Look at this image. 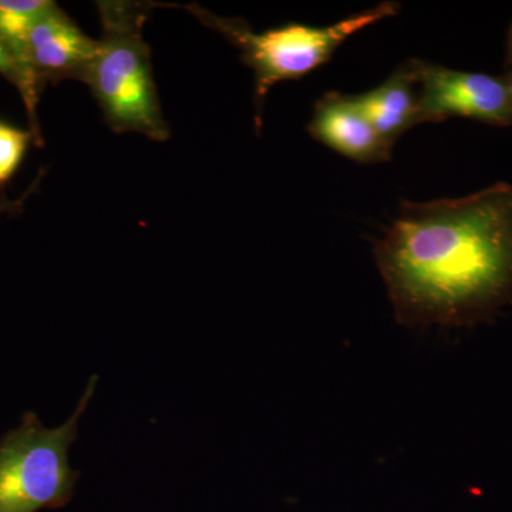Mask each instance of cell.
<instances>
[{
	"label": "cell",
	"mask_w": 512,
	"mask_h": 512,
	"mask_svg": "<svg viewBox=\"0 0 512 512\" xmlns=\"http://www.w3.org/2000/svg\"><path fill=\"white\" fill-rule=\"evenodd\" d=\"M397 322L466 328L512 306V187L403 201L373 245Z\"/></svg>",
	"instance_id": "1"
},
{
	"label": "cell",
	"mask_w": 512,
	"mask_h": 512,
	"mask_svg": "<svg viewBox=\"0 0 512 512\" xmlns=\"http://www.w3.org/2000/svg\"><path fill=\"white\" fill-rule=\"evenodd\" d=\"M157 3L101 0V39L84 84L114 133L170 138L151 66L144 26Z\"/></svg>",
	"instance_id": "2"
},
{
	"label": "cell",
	"mask_w": 512,
	"mask_h": 512,
	"mask_svg": "<svg viewBox=\"0 0 512 512\" xmlns=\"http://www.w3.org/2000/svg\"><path fill=\"white\" fill-rule=\"evenodd\" d=\"M207 28L217 30L239 52L254 72L255 126L262 127V111L268 93L281 82L299 80L328 63L350 36L399 13L400 3L382 2L330 26L288 23L281 28L256 33L245 20L222 18L200 5L183 6Z\"/></svg>",
	"instance_id": "3"
},
{
	"label": "cell",
	"mask_w": 512,
	"mask_h": 512,
	"mask_svg": "<svg viewBox=\"0 0 512 512\" xmlns=\"http://www.w3.org/2000/svg\"><path fill=\"white\" fill-rule=\"evenodd\" d=\"M96 384L93 376L72 416L60 426L46 427L28 412L0 437V512L60 510L72 501L80 473L70 467L69 450Z\"/></svg>",
	"instance_id": "4"
},
{
	"label": "cell",
	"mask_w": 512,
	"mask_h": 512,
	"mask_svg": "<svg viewBox=\"0 0 512 512\" xmlns=\"http://www.w3.org/2000/svg\"><path fill=\"white\" fill-rule=\"evenodd\" d=\"M419 86V124L464 117L491 124L512 123L507 84L490 74L461 72L412 60Z\"/></svg>",
	"instance_id": "5"
},
{
	"label": "cell",
	"mask_w": 512,
	"mask_h": 512,
	"mask_svg": "<svg viewBox=\"0 0 512 512\" xmlns=\"http://www.w3.org/2000/svg\"><path fill=\"white\" fill-rule=\"evenodd\" d=\"M99 40L86 35L59 6H52L30 29L22 66L33 86L43 93L47 84L84 82Z\"/></svg>",
	"instance_id": "6"
},
{
	"label": "cell",
	"mask_w": 512,
	"mask_h": 512,
	"mask_svg": "<svg viewBox=\"0 0 512 512\" xmlns=\"http://www.w3.org/2000/svg\"><path fill=\"white\" fill-rule=\"evenodd\" d=\"M308 133L313 140L355 163H386L392 157V146L346 94L329 92L316 101Z\"/></svg>",
	"instance_id": "7"
},
{
	"label": "cell",
	"mask_w": 512,
	"mask_h": 512,
	"mask_svg": "<svg viewBox=\"0 0 512 512\" xmlns=\"http://www.w3.org/2000/svg\"><path fill=\"white\" fill-rule=\"evenodd\" d=\"M350 97L360 113L392 147L397 138L419 124V86L412 60L400 66L375 89Z\"/></svg>",
	"instance_id": "8"
},
{
	"label": "cell",
	"mask_w": 512,
	"mask_h": 512,
	"mask_svg": "<svg viewBox=\"0 0 512 512\" xmlns=\"http://www.w3.org/2000/svg\"><path fill=\"white\" fill-rule=\"evenodd\" d=\"M52 6H55V2L50 0H0V42L8 47L10 55L15 57L22 70L30 29ZM28 80L30 82L29 77ZM30 84L33 86L32 82ZM35 90L42 96L36 87Z\"/></svg>",
	"instance_id": "9"
},
{
	"label": "cell",
	"mask_w": 512,
	"mask_h": 512,
	"mask_svg": "<svg viewBox=\"0 0 512 512\" xmlns=\"http://www.w3.org/2000/svg\"><path fill=\"white\" fill-rule=\"evenodd\" d=\"M32 143L36 144L32 131L22 130L8 121L0 120V188L2 190L19 170Z\"/></svg>",
	"instance_id": "10"
},
{
	"label": "cell",
	"mask_w": 512,
	"mask_h": 512,
	"mask_svg": "<svg viewBox=\"0 0 512 512\" xmlns=\"http://www.w3.org/2000/svg\"><path fill=\"white\" fill-rule=\"evenodd\" d=\"M0 76L5 77L9 83H12L18 89L23 104H25L26 113H28L29 130L36 138V146H42V131H40L39 119H37V104H39L40 94L30 84L28 77L20 69L15 57L10 55L8 47L3 45L2 42H0Z\"/></svg>",
	"instance_id": "11"
},
{
	"label": "cell",
	"mask_w": 512,
	"mask_h": 512,
	"mask_svg": "<svg viewBox=\"0 0 512 512\" xmlns=\"http://www.w3.org/2000/svg\"><path fill=\"white\" fill-rule=\"evenodd\" d=\"M33 188L30 187V190L26 192L25 197L19 198V200H6V198H2L0 200V214H9V212H18L22 210L23 202H25L26 197L33 191Z\"/></svg>",
	"instance_id": "12"
},
{
	"label": "cell",
	"mask_w": 512,
	"mask_h": 512,
	"mask_svg": "<svg viewBox=\"0 0 512 512\" xmlns=\"http://www.w3.org/2000/svg\"><path fill=\"white\" fill-rule=\"evenodd\" d=\"M505 84H507L508 93H510V97H511V101H512V77Z\"/></svg>",
	"instance_id": "13"
},
{
	"label": "cell",
	"mask_w": 512,
	"mask_h": 512,
	"mask_svg": "<svg viewBox=\"0 0 512 512\" xmlns=\"http://www.w3.org/2000/svg\"><path fill=\"white\" fill-rule=\"evenodd\" d=\"M508 43H510V53L512 56V28H511V32H510V39H508Z\"/></svg>",
	"instance_id": "14"
}]
</instances>
